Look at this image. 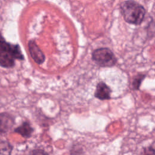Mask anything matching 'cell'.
Returning a JSON list of instances; mask_svg holds the SVG:
<instances>
[{"mask_svg": "<svg viewBox=\"0 0 155 155\" xmlns=\"http://www.w3.org/2000/svg\"><path fill=\"white\" fill-rule=\"evenodd\" d=\"M24 59L19 45L7 42L0 35V66L4 68H12L15 65V60Z\"/></svg>", "mask_w": 155, "mask_h": 155, "instance_id": "obj_1", "label": "cell"}, {"mask_svg": "<svg viewBox=\"0 0 155 155\" xmlns=\"http://www.w3.org/2000/svg\"><path fill=\"white\" fill-rule=\"evenodd\" d=\"M120 10L125 21L129 24L139 25L144 19L145 15L144 7L134 1L123 2L120 5Z\"/></svg>", "mask_w": 155, "mask_h": 155, "instance_id": "obj_2", "label": "cell"}, {"mask_svg": "<svg viewBox=\"0 0 155 155\" xmlns=\"http://www.w3.org/2000/svg\"><path fill=\"white\" fill-rule=\"evenodd\" d=\"M93 60L101 67H112L117 59L113 53L107 48H99L92 53Z\"/></svg>", "mask_w": 155, "mask_h": 155, "instance_id": "obj_3", "label": "cell"}, {"mask_svg": "<svg viewBox=\"0 0 155 155\" xmlns=\"http://www.w3.org/2000/svg\"><path fill=\"white\" fill-rule=\"evenodd\" d=\"M15 123L14 118L7 112L0 113V134L7 133Z\"/></svg>", "mask_w": 155, "mask_h": 155, "instance_id": "obj_4", "label": "cell"}, {"mask_svg": "<svg viewBox=\"0 0 155 155\" xmlns=\"http://www.w3.org/2000/svg\"><path fill=\"white\" fill-rule=\"evenodd\" d=\"M28 47L30 56L34 61L38 64H42L45 60V56L35 42L30 41L28 43Z\"/></svg>", "mask_w": 155, "mask_h": 155, "instance_id": "obj_5", "label": "cell"}, {"mask_svg": "<svg viewBox=\"0 0 155 155\" xmlns=\"http://www.w3.org/2000/svg\"><path fill=\"white\" fill-rule=\"evenodd\" d=\"M111 90L104 82H100L96 85L94 96L100 100H108L111 98Z\"/></svg>", "mask_w": 155, "mask_h": 155, "instance_id": "obj_6", "label": "cell"}, {"mask_svg": "<svg viewBox=\"0 0 155 155\" xmlns=\"http://www.w3.org/2000/svg\"><path fill=\"white\" fill-rule=\"evenodd\" d=\"M34 129L31 127L30 123L27 121L22 122L19 126L16 128L14 130L15 133L19 134L25 138H28L31 136Z\"/></svg>", "mask_w": 155, "mask_h": 155, "instance_id": "obj_7", "label": "cell"}, {"mask_svg": "<svg viewBox=\"0 0 155 155\" xmlns=\"http://www.w3.org/2000/svg\"><path fill=\"white\" fill-rule=\"evenodd\" d=\"M12 145L6 140L0 139V155H11Z\"/></svg>", "mask_w": 155, "mask_h": 155, "instance_id": "obj_8", "label": "cell"}, {"mask_svg": "<svg viewBox=\"0 0 155 155\" xmlns=\"http://www.w3.org/2000/svg\"><path fill=\"white\" fill-rule=\"evenodd\" d=\"M145 77V74H139L134 78L133 82V88L134 90H138L139 88L141 82L143 80Z\"/></svg>", "mask_w": 155, "mask_h": 155, "instance_id": "obj_9", "label": "cell"}, {"mask_svg": "<svg viewBox=\"0 0 155 155\" xmlns=\"http://www.w3.org/2000/svg\"><path fill=\"white\" fill-rule=\"evenodd\" d=\"M139 155H155V150L153 146L144 148Z\"/></svg>", "mask_w": 155, "mask_h": 155, "instance_id": "obj_10", "label": "cell"}, {"mask_svg": "<svg viewBox=\"0 0 155 155\" xmlns=\"http://www.w3.org/2000/svg\"><path fill=\"white\" fill-rule=\"evenodd\" d=\"M27 155H48V154L42 150H33L30 151Z\"/></svg>", "mask_w": 155, "mask_h": 155, "instance_id": "obj_11", "label": "cell"}]
</instances>
